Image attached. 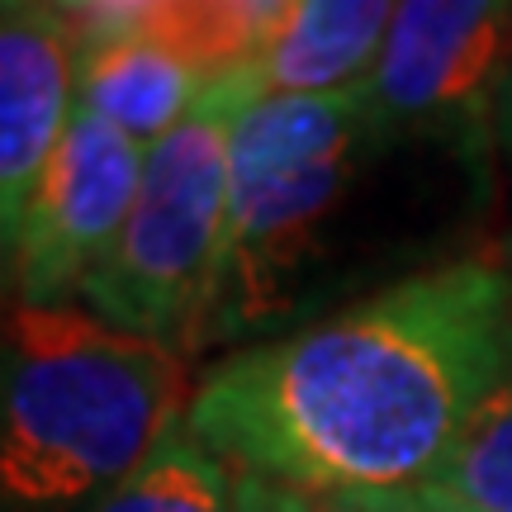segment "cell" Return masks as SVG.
I'll list each match as a JSON object with an SVG mask.
<instances>
[{
    "instance_id": "cell-11",
    "label": "cell",
    "mask_w": 512,
    "mask_h": 512,
    "mask_svg": "<svg viewBox=\"0 0 512 512\" xmlns=\"http://www.w3.org/2000/svg\"><path fill=\"white\" fill-rule=\"evenodd\" d=\"M91 512H238V470L176 427Z\"/></svg>"
},
{
    "instance_id": "cell-2",
    "label": "cell",
    "mask_w": 512,
    "mask_h": 512,
    "mask_svg": "<svg viewBox=\"0 0 512 512\" xmlns=\"http://www.w3.org/2000/svg\"><path fill=\"white\" fill-rule=\"evenodd\" d=\"M190 394L181 347L114 328L76 299H15L0 375L5 503L19 512L100 503L181 427Z\"/></svg>"
},
{
    "instance_id": "cell-8",
    "label": "cell",
    "mask_w": 512,
    "mask_h": 512,
    "mask_svg": "<svg viewBox=\"0 0 512 512\" xmlns=\"http://www.w3.org/2000/svg\"><path fill=\"white\" fill-rule=\"evenodd\" d=\"M399 0H290L275 19L247 86L256 95H332L366 86Z\"/></svg>"
},
{
    "instance_id": "cell-5",
    "label": "cell",
    "mask_w": 512,
    "mask_h": 512,
    "mask_svg": "<svg viewBox=\"0 0 512 512\" xmlns=\"http://www.w3.org/2000/svg\"><path fill=\"white\" fill-rule=\"evenodd\" d=\"M508 67L512 0H399L366 81L380 147L389 138H441L489 162Z\"/></svg>"
},
{
    "instance_id": "cell-7",
    "label": "cell",
    "mask_w": 512,
    "mask_h": 512,
    "mask_svg": "<svg viewBox=\"0 0 512 512\" xmlns=\"http://www.w3.org/2000/svg\"><path fill=\"white\" fill-rule=\"evenodd\" d=\"M76 29L53 0H0V238L34 204L76 114Z\"/></svg>"
},
{
    "instance_id": "cell-16",
    "label": "cell",
    "mask_w": 512,
    "mask_h": 512,
    "mask_svg": "<svg viewBox=\"0 0 512 512\" xmlns=\"http://www.w3.org/2000/svg\"><path fill=\"white\" fill-rule=\"evenodd\" d=\"M494 152L508 162L512 171V67L503 76V91H498V110H494Z\"/></svg>"
},
{
    "instance_id": "cell-17",
    "label": "cell",
    "mask_w": 512,
    "mask_h": 512,
    "mask_svg": "<svg viewBox=\"0 0 512 512\" xmlns=\"http://www.w3.org/2000/svg\"><path fill=\"white\" fill-rule=\"evenodd\" d=\"M271 5H275V19H280V15H285V5H290V0H271ZM271 29H275V24H271Z\"/></svg>"
},
{
    "instance_id": "cell-3",
    "label": "cell",
    "mask_w": 512,
    "mask_h": 512,
    "mask_svg": "<svg viewBox=\"0 0 512 512\" xmlns=\"http://www.w3.org/2000/svg\"><path fill=\"white\" fill-rule=\"evenodd\" d=\"M252 100L247 76H223L204 86L181 124L147 147L143 185L124 233L81 285L76 304L114 328L171 347H190L209 332L228 256V143Z\"/></svg>"
},
{
    "instance_id": "cell-18",
    "label": "cell",
    "mask_w": 512,
    "mask_h": 512,
    "mask_svg": "<svg viewBox=\"0 0 512 512\" xmlns=\"http://www.w3.org/2000/svg\"><path fill=\"white\" fill-rule=\"evenodd\" d=\"M508 256H512V247H508Z\"/></svg>"
},
{
    "instance_id": "cell-9",
    "label": "cell",
    "mask_w": 512,
    "mask_h": 512,
    "mask_svg": "<svg viewBox=\"0 0 512 512\" xmlns=\"http://www.w3.org/2000/svg\"><path fill=\"white\" fill-rule=\"evenodd\" d=\"M204 81L181 57L147 43L138 34L105 38L76 53V100L86 110L105 114L128 138L152 147L195 110Z\"/></svg>"
},
{
    "instance_id": "cell-6",
    "label": "cell",
    "mask_w": 512,
    "mask_h": 512,
    "mask_svg": "<svg viewBox=\"0 0 512 512\" xmlns=\"http://www.w3.org/2000/svg\"><path fill=\"white\" fill-rule=\"evenodd\" d=\"M147 147L105 114L76 105L19 233L5 242V275L24 304H72L110 256L138 185Z\"/></svg>"
},
{
    "instance_id": "cell-4",
    "label": "cell",
    "mask_w": 512,
    "mask_h": 512,
    "mask_svg": "<svg viewBox=\"0 0 512 512\" xmlns=\"http://www.w3.org/2000/svg\"><path fill=\"white\" fill-rule=\"evenodd\" d=\"M380 147L366 86L332 95H256L233 124L223 323H247L285 290L313 228L342 200L361 152Z\"/></svg>"
},
{
    "instance_id": "cell-14",
    "label": "cell",
    "mask_w": 512,
    "mask_h": 512,
    "mask_svg": "<svg viewBox=\"0 0 512 512\" xmlns=\"http://www.w3.org/2000/svg\"><path fill=\"white\" fill-rule=\"evenodd\" d=\"M238 512H347V508H337L328 498L299 494L290 484H275V479L238 470Z\"/></svg>"
},
{
    "instance_id": "cell-15",
    "label": "cell",
    "mask_w": 512,
    "mask_h": 512,
    "mask_svg": "<svg viewBox=\"0 0 512 512\" xmlns=\"http://www.w3.org/2000/svg\"><path fill=\"white\" fill-rule=\"evenodd\" d=\"M337 508L347 512H470V508H456L446 498L427 494V489H408V494H375V498H342Z\"/></svg>"
},
{
    "instance_id": "cell-1",
    "label": "cell",
    "mask_w": 512,
    "mask_h": 512,
    "mask_svg": "<svg viewBox=\"0 0 512 512\" xmlns=\"http://www.w3.org/2000/svg\"><path fill=\"white\" fill-rule=\"evenodd\" d=\"M508 380L512 256L470 252L223 356L185 427L233 470L328 503L408 494Z\"/></svg>"
},
{
    "instance_id": "cell-12",
    "label": "cell",
    "mask_w": 512,
    "mask_h": 512,
    "mask_svg": "<svg viewBox=\"0 0 512 512\" xmlns=\"http://www.w3.org/2000/svg\"><path fill=\"white\" fill-rule=\"evenodd\" d=\"M427 494L470 512H512V380L479 408Z\"/></svg>"
},
{
    "instance_id": "cell-10",
    "label": "cell",
    "mask_w": 512,
    "mask_h": 512,
    "mask_svg": "<svg viewBox=\"0 0 512 512\" xmlns=\"http://www.w3.org/2000/svg\"><path fill=\"white\" fill-rule=\"evenodd\" d=\"M271 24V0H152L133 34L181 57L204 86H214L252 67Z\"/></svg>"
},
{
    "instance_id": "cell-13",
    "label": "cell",
    "mask_w": 512,
    "mask_h": 512,
    "mask_svg": "<svg viewBox=\"0 0 512 512\" xmlns=\"http://www.w3.org/2000/svg\"><path fill=\"white\" fill-rule=\"evenodd\" d=\"M62 15L72 19L76 29V53L91 48V43H105V38H124L138 29V19L152 0H53Z\"/></svg>"
}]
</instances>
